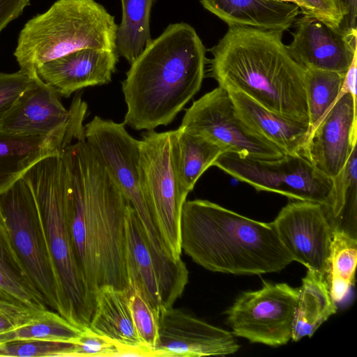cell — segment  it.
<instances>
[{
  "instance_id": "obj_35",
  "label": "cell",
  "mask_w": 357,
  "mask_h": 357,
  "mask_svg": "<svg viewBox=\"0 0 357 357\" xmlns=\"http://www.w3.org/2000/svg\"><path fill=\"white\" fill-rule=\"evenodd\" d=\"M119 354L120 348L115 342L88 327L73 343L70 357L119 356Z\"/></svg>"
},
{
  "instance_id": "obj_19",
  "label": "cell",
  "mask_w": 357,
  "mask_h": 357,
  "mask_svg": "<svg viewBox=\"0 0 357 357\" xmlns=\"http://www.w3.org/2000/svg\"><path fill=\"white\" fill-rule=\"evenodd\" d=\"M118 58L116 50L84 48L49 61L36 73L59 96L68 98L83 88L111 82Z\"/></svg>"
},
{
  "instance_id": "obj_31",
  "label": "cell",
  "mask_w": 357,
  "mask_h": 357,
  "mask_svg": "<svg viewBox=\"0 0 357 357\" xmlns=\"http://www.w3.org/2000/svg\"><path fill=\"white\" fill-rule=\"evenodd\" d=\"M357 151H352L342 171L335 177V195L332 208L328 212L332 224L346 217L356 219L357 195Z\"/></svg>"
},
{
  "instance_id": "obj_6",
  "label": "cell",
  "mask_w": 357,
  "mask_h": 357,
  "mask_svg": "<svg viewBox=\"0 0 357 357\" xmlns=\"http://www.w3.org/2000/svg\"><path fill=\"white\" fill-rule=\"evenodd\" d=\"M115 18L95 0H57L21 30L14 56L30 74L70 52L93 48L116 51Z\"/></svg>"
},
{
  "instance_id": "obj_38",
  "label": "cell",
  "mask_w": 357,
  "mask_h": 357,
  "mask_svg": "<svg viewBox=\"0 0 357 357\" xmlns=\"http://www.w3.org/2000/svg\"><path fill=\"white\" fill-rule=\"evenodd\" d=\"M30 0H0V33L29 5Z\"/></svg>"
},
{
  "instance_id": "obj_21",
  "label": "cell",
  "mask_w": 357,
  "mask_h": 357,
  "mask_svg": "<svg viewBox=\"0 0 357 357\" xmlns=\"http://www.w3.org/2000/svg\"><path fill=\"white\" fill-rule=\"evenodd\" d=\"M224 89L238 115L250 128L284 153H301L311 130L309 122L278 114L237 90Z\"/></svg>"
},
{
  "instance_id": "obj_26",
  "label": "cell",
  "mask_w": 357,
  "mask_h": 357,
  "mask_svg": "<svg viewBox=\"0 0 357 357\" xmlns=\"http://www.w3.org/2000/svg\"><path fill=\"white\" fill-rule=\"evenodd\" d=\"M356 259V236L342 227L333 226L324 278L335 303L344 300L354 284Z\"/></svg>"
},
{
  "instance_id": "obj_16",
  "label": "cell",
  "mask_w": 357,
  "mask_h": 357,
  "mask_svg": "<svg viewBox=\"0 0 357 357\" xmlns=\"http://www.w3.org/2000/svg\"><path fill=\"white\" fill-rule=\"evenodd\" d=\"M356 98L342 91L336 102L310 130L301 154L317 169L335 178L356 147Z\"/></svg>"
},
{
  "instance_id": "obj_39",
  "label": "cell",
  "mask_w": 357,
  "mask_h": 357,
  "mask_svg": "<svg viewBox=\"0 0 357 357\" xmlns=\"http://www.w3.org/2000/svg\"><path fill=\"white\" fill-rule=\"evenodd\" d=\"M343 20L340 28L347 31H356L357 0H337Z\"/></svg>"
},
{
  "instance_id": "obj_36",
  "label": "cell",
  "mask_w": 357,
  "mask_h": 357,
  "mask_svg": "<svg viewBox=\"0 0 357 357\" xmlns=\"http://www.w3.org/2000/svg\"><path fill=\"white\" fill-rule=\"evenodd\" d=\"M36 73L30 74L21 70L13 73H0V122L29 86Z\"/></svg>"
},
{
  "instance_id": "obj_15",
  "label": "cell",
  "mask_w": 357,
  "mask_h": 357,
  "mask_svg": "<svg viewBox=\"0 0 357 357\" xmlns=\"http://www.w3.org/2000/svg\"><path fill=\"white\" fill-rule=\"evenodd\" d=\"M271 224L294 261L324 276L333 225L324 206L307 201L291 202Z\"/></svg>"
},
{
  "instance_id": "obj_14",
  "label": "cell",
  "mask_w": 357,
  "mask_h": 357,
  "mask_svg": "<svg viewBox=\"0 0 357 357\" xmlns=\"http://www.w3.org/2000/svg\"><path fill=\"white\" fill-rule=\"evenodd\" d=\"M125 261L128 287H135L158 314L172 307L188 283L182 259L170 266L155 257L131 206L126 221Z\"/></svg>"
},
{
  "instance_id": "obj_3",
  "label": "cell",
  "mask_w": 357,
  "mask_h": 357,
  "mask_svg": "<svg viewBox=\"0 0 357 357\" xmlns=\"http://www.w3.org/2000/svg\"><path fill=\"white\" fill-rule=\"evenodd\" d=\"M282 31L229 26L210 49L211 76L278 114L309 121L305 68L290 56Z\"/></svg>"
},
{
  "instance_id": "obj_9",
  "label": "cell",
  "mask_w": 357,
  "mask_h": 357,
  "mask_svg": "<svg viewBox=\"0 0 357 357\" xmlns=\"http://www.w3.org/2000/svg\"><path fill=\"white\" fill-rule=\"evenodd\" d=\"M84 139L130 202L155 257L163 263L169 262L172 259L166 254L141 187L139 140L127 132L123 123L98 116L84 126Z\"/></svg>"
},
{
  "instance_id": "obj_18",
  "label": "cell",
  "mask_w": 357,
  "mask_h": 357,
  "mask_svg": "<svg viewBox=\"0 0 357 357\" xmlns=\"http://www.w3.org/2000/svg\"><path fill=\"white\" fill-rule=\"evenodd\" d=\"M240 348L230 331L169 307L158 314L156 356H226Z\"/></svg>"
},
{
  "instance_id": "obj_25",
  "label": "cell",
  "mask_w": 357,
  "mask_h": 357,
  "mask_svg": "<svg viewBox=\"0 0 357 357\" xmlns=\"http://www.w3.org/2000/svg\"><path fill=\"white\" fill-rule=\"evenodd\" d=\"M337 312L324 276L307 270L298 288L291 340L312 337L318 328Z\"/></svg>"
},
{
  "instance_id": "obj_12",
  "label": "cell",
  "mask_w": 357,
  "mask_h": 357,
  "mask_svg": "<svg viewBox=\"0 0 357 357\" xmlns=\"http://www.w3.org/2000/svg\"><path fill=\"white\" fill-rule=\"evenodd\" d=\"M180 126L207 139L224 152L259 159L284 155L243 121L229 93L220 86L193 102Z\"/></svg>"
},
{
  "instance_id": "obj_23",
  "label": "cell",
  "mask_w": 357,
  "mask_h": 357,
  "mask_svg": "<svg viewBox=\"0 0 357 357\" xmlns=\"http://www.w3.org/2000/svg\"><path fill=\"white\" fill-rule=\"evenodd\" d=\"M66 148L52 137L18 134L0 128V195L37 162L61 154Z\"/></svg>"
},
{
  "instance_id": "obj_27",
  "label": "cell",
  "mask_w": 357,
  "mask_h": 357,
  "mask_svg": "<svg viewBox=\"0 0 357 357\" xmlns=\"http://www.w3.org/2000/svg\"><path fill=\"white\" fill-rule=\"evenodd\" d=\"M0 289L32 308L48 309L15 251L1 215Z\"/></svg>"
},
{
  "instance_id": "obj_13",
  "label": "cell",
  "mask_w": 357,
  "mask_h": 357,
  "mask_svg": "<svg viewBox=\"0 0 357 357\" xmlns=\"http://www.w3.org/2000/svg\"><path fill=\"white\" fill-rule=\"evenodd\" d=\"M298 288L264 282L255 291L241 293L225 312L231 333L252 343L270 347L291 340Z\"/></svg>"
},
{
  "instance_id": "obj_29",
  "label": "cell",
  "mask_w": 357,
  "mask_h": 357,
  "mask_svg": "<svg viewBox=\"0 0 357 357\" xmlns=\"http://www.w3.org/2000/svg\"><path fill=\"white\" fill-rule=\"evenodd\" d=\"M83 330L71 324L59 312L47 309L40 317L0 333V343L20 340L74 343Z\"/></svg>"
},
{
  "instance_id": "obj_2",
  "label": "cell",
  "mask_w": 357,
  "mask_h": 357,
  "mask_svg": "<svg viewBox=\"0 0 357 357\" xmlns=\"http://www.w3.org/2000/svg\"><path fill=\"white\" fill-rule=\"evenodd\" d=\"M206 48L195 29L171 24L130 64L122 82L123 123L137 130L169 124L199 91Z\"/></svg>"
},
{
  "instance_id": "obj_33",
  "label": "cell",
  "mask_w": 357,
  "mask_h": 357,
  "mask_svg": "<svg viewBox=\"0 0 357 357\" xmlns=\"http://www.w3.org/2000/svg\"><path fill=\"white\" fill-rule=\"evenodd\" d=\"M73 343L20 340L0 343V356L17 357H70Z\"/></svg>"
},
{
  "instance_id": "obj_7",
  "label": "cell",
  "mask_w": 357,
  "mask_h": 357,
  "mask_svg": "<svg viewBox=\"0 0 357 357\" xmlns=\"http://www.w3.org/2000/svg\"><path fill=\"white\" fill-rule=\"evenodd\" d=\"M213 166L258 191L317 203L324 206L327 213L333 206V178L320 172L301 153H284L278 158L259 159L224 152Z\"/></svg>"
},
{
  "instance_id": "obj_37",
  "label": "cell",
  "mask_w": 357,
  "mask_h": 357,
  "mask_svg": "<svg viewBox=\"0 0 357 357\" xmlns=\"http://www.w3.org/2000/svg\"><path fill=\"white\" fill-rule=\"evenodd\" d=\"M318 17L335 26L340 27L343 20L337 0H301Z\"/></svg>"
},
{
  "instance_id": "obj_32",
  "label": "cell",
  "mask_w": 357,
  "mask_h": 357,
  "mask_svg": "<svg viewBox=\"0 0 357 357\" xmlns=\"http://www.w3.org/2000/svg\"><path fill=\"white\" fill-rule=\"evenodd\" d=\"M129 304L133 324L142 343L155 356L158 341V314L134 287H128Z\"/></svg>"
},
{
  "instance_id": "obj_22",
  "label": "cell",
  "mask_w": 357,
  "mask_h": 357,
  "mask_svg": "<svg viewBox=\"0 0 357 357\" xmlns=\"http://www.w3.org/2000/svg\"><path fill=\"white\" fill-rule=\"evenodd\" d=\"M202 5L228 26H247L285 31L301 11L294 3L279 0H199Z\"/></svg>"
},
{
  "instance_id": "obj_24",
  "label": "cell",
  "mask_w": 357,
  "mask_h": 357,
  "mask_svg": "<svg viewBox=\"0 0 357 357\" xmlns=\"http://www.w3.org/2000/svg\"><path fill=\"white\" fill-rule=\"evenodd\" d=\"M171 151L176 178L183 191L189 194L201 176L224 151L207 139L181 126L171 130Z\"/></svg>"
},
{
  "instance_id": "obj_1",
  "label": "cell",
  "mask_w": 357,
  "mask_h": 357,
  "mask_svg": "<svg viewBox=\"0 0 357 357\" xmlns=\"http://www.w3.org/2000/svg\"><path fill=\"white\" fill-rule=\"evenodd\" d=\"M66 212L77 264L91 294L103 285L128 289L126 221L131 206L85 139L61 153Z\"/></svg>"
},
{
  "instance_id": "obj_4",
  "label": "cell",
  "mask_w": 357,
  "mask_h": 357,
  "mask_svg": "<svg viewBox=\"0 0 357 357\" xmlns=\"http://www.w3.org/2000/svg\"><path fill=\"white\" fill-rule=\"evenodd\" d=\"M181 247L196 264L223 273H275L294 261L271 222L204 199L186 201L183 206Z\"/></svg>"
},
{
  "instance_id": "obj_17",
  "label": "cell",
  "mask_w": 357,
  "mask_h": 357,
  "mask_svg": "<svg viewBox=\"0 0 357 357\" xmlns=\"http://www.w3.org/2000/svg\"><path fill=\"white\" fill-rule=\"evenodd\" d=\"M290 56L304 68L346 74L356 56L357 31H347L318 17L303 15L295 21Z\"/></svg>"
},
{
  "instance_id": "obj_5",
  "label": "cell",
  "mask_w": 357,
  "mask_h": 357,
  "mask_svg": "<svg viewBox=\"0 0 357 357\" xmlns=\"http://www.w3.org/2000/svg\"><path fill=\"white\" fill-rule=\"evenodd\" d=\"M35 199L57 284L58 312L81 329L95 308L78 268L66 212V170L61 154L37 162L22 177Z\"/></svg>"
},
{
  "instance_id": "obj_30",
  "label": "cell",
  "mask_w": 357,
  "mask_h": 357,
  "mask_svg": "<svg viewBox=\"0 0 357 357\" xmlns=\"http://www.w3.org/2000/svg\"><path fill=\"white\" fill-rule=\"evenodd\" d=\"M345 74L305 68V91L311 130L314 128L342 92Z\"/></svg>"
},
{
  "instance_id": "obj_34",
  "label": "cell",
  "mask_w": 357,
  "mask_h": 357,
  "mask_svg": "<svg viewBox=\"0 0 357 357\" xmlns=\"http://www.w3.org/2000/svg\"><path fill=\"white\" fill-rule=\"evenodd\" d=\"M44 311L28 306L0 289V333L40 317Z\"/></svg>"
},
{
  "instance_id": "obj_8",
  "label": "cell",
  "mask_w": 357,
  "mask_h": 357,
  "mask_svg": "<svg viewBox=\"0 0 357 357\" xmlns=\"http://www.w3.org/2000/svg\"><path fill=\"white\" fill-rule=\"evenodd\" d=\"M142 192L168 257L181 258V216L188 194L178 185L173 166L171 130H148L139 140Z\"/></svg>"
},
{
  "instance_id": "obj_40",
  "label": "cell",
  "mask_w": 357,
  "mask_h": 357,
  "mask_svg": "<svg viewBox=\"0 0 357 357\" xmlns=\"http://www.w3.org/2000/svg\"><path fill=\"white\" fill-rule=\"evenodd\" d=\"M356 56L354 57L344 77L342 91H349L356 98Z\"/></svg>"
},
{
  "instance_id": "obj_10",
  "label": "cell",
  "mask_w": 357,
  "mask_h": 357,
  "mask_svg": "<svg viewBox=\"0 0 357 357\" xmlns=\"http://www.w3.org/2000/svg\"><path fill=\"white\" fill-rule=\"evenodd\" d=\"M0 215L15 251L47 307L58 312L57 284L33 193L21 178L0 195Z\"/></svg>"
},
{
  "instance_id": "obj_28",
  "label": "cell",
  "mask_w": 357,
  "mask_h": 357,
  "mask_svg": "<svg viewBox=\"0 0 357 357\" xmlns=\"http://www.w3.org/2000/svg\"><path fill=\"white\" fill-rule=\"evenodd\" d=\"M122 19L116 34V52L131 64L151 43L150 17L154 0H120Z\"/></svg>"
},
{
  "instance_id": "obj_20",
  "label": "cell",
  "mask_w": 357,
  "mask_h": 357,
  "mask_svg": "<svg viewBox=\"0 0 357 357\" xmlns=\"http://www.w3.org/2000/svg\"><path fill=\"white\" fill-rule=\"evenodd\" d=\"M129 289L103 285L94 292L95 308L89 328L120 348L119 356H154L136 333L129 304Z\"/></svg>"
},
{
  "instance_id": "obj_11",
  "label": "cell",
  "mask_w": 357,
  "mask_h": 357,
  "mask_svg": "<svg viewBox=\"0 0 357 357\" xmlns=\"http://www.w3.org/2000/svg\"><path fill=\"white\" fill-rule=\"evenodd\" d=\"M87 104L76 95L68 109L59 95L36 73L29 86L0 122V128L18 134L50 137L65 146L84 139Z\"/></svg>"
}]
</instances>
